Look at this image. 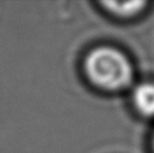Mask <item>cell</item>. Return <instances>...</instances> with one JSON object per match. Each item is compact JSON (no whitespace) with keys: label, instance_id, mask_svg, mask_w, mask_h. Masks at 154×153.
Instances as JSON below:
<instances>
[{"label":"cell","instance_id":"6da1fadb","mask_svg":"<svg viewBox=\"0 0 154 153\" xmlns=\"http://www.w3.org/2000/svg\"><path fill=\"white\" fill-rule=\"evenodd\" d=\"M84 68L92 83L107 91L122 89L133 79V67L129 59L112 47H98L91 51Z\"/></svg>","mask_w":154,"mask_h":153},{"label":"cell","instance_id":"7a4b0ae2","mask_svg":"<svg viewBox=\"0 0 154 153\" xmlns=\"http://www.w3.org/2000/svg\"><path fill=\"white\" fill-rule=\"evenodd\" d=\"M133 103L144 116H154V83H141L133 92Z\"/></svg>","mask_w":154,"mask_h":153},{"label":"cell","instance_id":"3957f363","mask_svg":"<svg viewBox=\"0 0 154 153\" xmlns=\"http://www.w3.org/2000/svg\"><path fill=\"white\" fill-rule=\"evenodd\" d=\"M103 5L109 12L122 15V17H128V15H133V14H136L137 12H140L146 5V3L145 2H125V3L107 2V3H103Z\"/></svg>","mask_w":154,"mask_h":153},{"label":"cell","instance_id":"277c9868","mask_svg":"<svg viewBox=\"0 0 154 153\" xmlns=\"http://www.w3.org/2000/svg\"><path fill=\"white\" fill-rule=\"evenodd\" d=\"M153 148H154V138H153Z\"/></svg>","mask_w":154,"mask_h":153}]
</instances>
